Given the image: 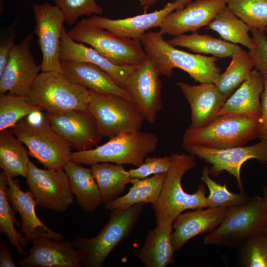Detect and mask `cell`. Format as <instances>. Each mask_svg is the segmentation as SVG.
I'll return each instance as SVG.
<instances>
[{"instance_id":"obj_29","label":"cell","mask_w":267,"mask_h":267,"mask_svg":"<svg viewBox=\"0 0 267 267\" xmlns=\"http://www.w3.org/2000/svg\"><path fill=\"white\" fill-rule=\"evenodd\" d=\"M21 141L15 136L11 129L0 132V168L5 174L14 178L26 177L29 164L28 150Z\"/></svg>"},{"instance_id":"obj_39","label":"cell","mask_w":267,"mask_h":267,"mask_svg":"<svg viewBox=\"0 0 267 267\" xmlns=\"http://www.w3.org/2000/svg\"><path fill=\"white\" fill-rule=\"evenodd\" d=\"M55 5L62 12L65 22L69 25L75 24L82 16L100 15L103 9L95 0H53Z\"/></svg>"},{"instance_id":"obj_17","label":"cell","mask_w":267,"mask_h":267,"mask_svg":"<svg viewBox=\"0 0 267 267\" xmlns=\"http://www.w3.org/2000/svg\"><path fill=\"white\" fill-rule=\"evenodd\" d=\"M227 0H195L168 15L159 26V32L178 36L197 32L208 26L217 13L226 6Z\"/></svg>"},{"instance_id":"obj_5","label":"cell","mask_w":267,"mask_h":267,"mask_svg":"<svg viewBox=\"0 0 267 267\" xmlns=\"http://www.w3.org/2000/svg\"><path fill=\"white\" fill-rule=\"evenodd\" d=\"M144 205L113 209L107 223L96 236L74 239L72 243L79 251L82 264L86 267H101L107 256L133 231Z\"/></svg>"},{"instance_id":"obj_26","label":"cell","mask_w":267,"mask_h":267,"mask_svg":"<svg viewBox=\"0 0 267 267\" xmlns=\"http://www.w3.org/2000/svg\"><path fill=\"white\" fill-rule=\"evenodd\" d=\"M70 161L63 170L79 206L87 212H92L102 203L101 194L91 168Z\"/></svg>"},{"instance_id":"obj_36","label":"cell","mask_w":267,"mask_h":267,"mask_svg":"<svg viewBox=\"0 0 267 267\" xmlns=\"http://www.w3.org/2000/svg\"><path fill=\"white\" fill-rule=\"evenodd\" d=\"M210 175L209 167L205 166L201 179L209 191V195L206 197L207 208H228L243 204L250 199L244 190L238 193H232L227 188L226 182L220 184L212 179Z\"/></svg>"},{"instance_id":"obj_41","label":"cell","mask_w":267,"mask_h":267,"mask_svg":"<svg viewBox=\"0 0 267 267\" xmlns=\"http://www.w3.org/2000/svg\"><path fill=\"white\" fill-rule=\"evenodd\" d=\"M253 46L249 52L254 62V69L267 76V38L265 32L251 29Z\"/></svg>"},{"instance_id":"obj_2","label":"cell","mask_w":267,"mask_h":267,"mask_svg":"<svg viewBox=\"0 0 267 267\" xmlns=\"http://www.w3.org/2000/svg\"><path fill=\"white\" fill-rule=\"evenodd\" d=\"M140 42L161 75L170 77L173 69L178 68L201 84L214 83L221 73L216 63L218 58L178 49L165 41L159 32H146Z\"/></svg>"},{"instance_id":"obj_43","label":"cell","mask_w":267,"mask_h":267,"mask_svg":"<svg viewBox=\"0 0 267 267\" xmlns=\"http://www.w3.org/2000/svg\"><path fill=\"white\" fill-rule=\"evenodd\" d=\"M264 89L261 98V114L258 119L257 138L267 139V76H263Z\"/></svg>"},{"instance_id":"obj_37","label":"cell","mask_w":267,"mask_h":267,"mask_svg":"<svg viewBox=\"0 0 267 267\" xmlns=\"http://www.w3.org/2000/svg\"><path fill=\"white\" fill-rule=\"evenodd\" d=\"M226 5L251 28H267V0H227Z\"/></svg>"},{"instance_id":"obj_21","label":"cell","mask_w":267,"mask_h":267,"mask_svg":"<svg viewBox=\"0 0 267 267\" xmlns=\"http://www.w3.org/2000/svg\"><path fill=\"white\" fill-rule=\"evenodd\" d=\"M228 208H198L182 213L173 223L171 240L174 251L181 250L191 239L210 233L222 222Z\"/></svg>"},{"instance_id":"obj_4","label":"cell","mask_w":267,"mask_h":267,"mask_svg":"<svg viewBox=\"0 0 267 267\" xmlns=\"http://www.w3.org/2000/svg\"><path fill=\"white\" fill-rule=\"evenodd\" d=\"M157 136L141 130L123 133L95 148L72 153L71 161L92 165L102 162L117 164L142 165L157 148Z\"/></svg>"},{"instance_id":"obj_40","label":"cell","mask_w":267,"mask_h":267,"mask_svg":"<svg viewBox=\"0 0 267 267\" xmlns=\"http://www.w3.org/2000/svg\"><path fill=\"white\" fill-rule=\"evenodd\" d=\"M172 164L171 155L159 157L148 156L142 165L129 171L132 178L142 179L152 175L167 173Z\"/></svg>"},{"instance_id":"obj_6","label":"cell","mask_w":267,"mask_h":267,"mask_svg":"<svg viewBox=\"0 0 267 267\" xmlns=\"http://www.w3.org/2000/svg\"><path fill=\"white\" fill-rule=\"evenodd\" d=\"M267 233V208L263 197L256 196L245 203L228 208L222 223L204 238L206 245H240L252 236Z\"/></svg>"},{"instance_id":"obj_27","label":"cell","mask_w":267,"mask_h":267,"mask_svg":"<svg viewBox=\"0 0 267 267\" xmlns=\"http://www.w3.org/2000/svg\"><path fill=\"white\" fill-rule=\"evenodd\" d=\"M173 225L156 227L148 232L138 253V258L146 267H166L175 262L171 236Z\"/></svg>"},{"instance_id":"obj_46","label":"cell","mask_w":267,"mask_h":267,"mask_svg":"<svg viewBox=\"0 0 267 267\" xmlns=\"http://www.w3.org/2000/svg\"><path fill=\"white\" fill-rule=\"evenodd\" d=\"M266 207L267 208V187L264 186L263 187V196Z\"/></svg>"},{"instance_id":"obj_33","label":"cell","mask_w":267,"mask_h":267,"mask_svg":"<svg viewBox=\"0 0 267 267\" xmlns=\"http://www.w3.org/2000/svg\"><path fill=\"white\" fill-rule=\"evenodd\" d=\"M231 58L225 71L220 74L214 83L228 97L247 79L254 68V62L249 51L241 47Z\"/></svg>"},{"instance_id":"obj_3","label":"cell","mask_w":267,"mask_h":267,"mask_svg":"<svg viewBox=\"0 0 267 267\" xmlns=\"http://www.w3.org/2000/svg\"><path fill=\"white\" fill-rule=\"evenodd\" d=\"M33 112L11 128L27 147L29 155L48 169L63 170L70 161L71 146L52 127L42 112Z\"/></svg>"},{"instance_id":"obj_48","label":"cell","mask_w":267,"mask_h":267,"mask_svg":"<svg viewBox=\"0 0 267 267\" xmlns=\"http://www.w3.org/2000/svg\"><path fill=\"white\" fill-rule=\"evenodd\" d=\"M265 33L266 34V37H267V28L266 29V30L265 31Z\"/></svg>"},{"instance_id":"obj_24","label":"cell","mask_w":267,"mask_h":267,"mask_svg":"<svg viewBox=\"0 0 267 267\" xmlns=\"http://www.w3.org/2000/svg\"><path fill=\"white\" fill-rule=\"evenodd\" d=\"M63 75L70 81L90 90L122 96L132 101L129 93L99 67L88 63L60 60Z\"/></svg>"},{"instance_id":"obj_1","label":"cell","mask_w":267,"mask_h":267,"mask_svg":"<svg viewBox=\"0 0 267 267\" xmlns=\"http://www.w3.org/2000/svg\"><path fill=\"white\" fill-rule=\"evenodd\" d=\"M172 164L167 172L157 201L151 204L155 212L157 225H172L178 216L187 210L207 208L206 187L203 183L193 193H186L181 180L184 175L196 166V156L190 154H171Z\"/></svg>"},{"instance_id":"obj_7","label":"cell","mask_w":267,"mask_h":267,"mask_svg":"<svg viewBox=\"0 0 267 267\" xmlns=\"http://www.w3.org/2000/svg\"><path fill=\"white\" fill-rule=\"evenodd\" d=\"M26 96L31 104L45 112L89 110L91 99L89 89L54 71L40 73Z\"/></svg>"},{"instance_id":"obj_12","label":"cell","mask_w":267,"mask_h":267,"mask_svg":"<svg viewBox=\"0 0 267 267\" xmlns=\"http://www.w3.org/2000/svg\"><path fill=\"white\" fill-rule=\"evenodd\" d=\"M25 182L37 206L43 209L63 212L74 203L64 170L40 169L30 161Z\"/></svg>"},{"instance_id":"obj_25","label":"cell","mask_w":267,"mask_h":267,"mask_svg":"<svg viewBox=\"0 0 267 267\" xmlns=\"http://www.w3.org/2000/svg\"><path fill=\"white\" fill-rule=\"evenodd\" d=\"M263 89V76L257 70H253L247 79L227 98L218 117L241 116L258 120Z\"/></svg>"},{"instance_id":"obj_15","label":"cell","mask_w":267,"mask_h":267,"mask_svg":"<svg viewBox=\"0 0 267 267\" xmlns=\"http://www.w3.org/2000/svg\"><path fill=\"white\" fill-rule=\"evenodd\" d=\"M44 114L53 129L78 151L91 149L101 141L103 135L89 110L45 112Z\"/></svg>"},{"instance_id":"obj_31","label":"cell","mask_w":267,"mask_h":267,"mask_svg":"<svg viewBox=\"0 0 267 267\" xmlns=\"http://www.w3.org/2000/svg\"><path fill=\"white\" fill-rule=\"evenodd\" d=\"M174 46L188 48L198 54H211L220 58L231 57L241 47L222 39L209 35H200L197 32L190 35L182 34L167 41Z\"/></svg>"},{"instance_id":"obj_32","label":"cell","mask_w":267,"mask_h":267,"mask_svg":"<svg viewBox=\"0 0 267 267\" xmlns=\"http://www.w3.org/2000/svg\"><path fill=\"white\" fill-rule=\"evenodd\" d=\"M217 32L222 39L234 44H240L249 50L253 46L249 35L251 28L225 6L220 10L208 25Z\"/></svg>"},{"instance_id":"obj_20","label":"cell","mask_w":267,"mask_h":267,"mask_svg":"<svg viewBox=\"0 0 267 267\" xmlns=\"http://www.w3.org/2000/svg\"><path fill=\"white\" fill-rule=\"evenodd\" d=\"M177 85L190 106L192 128H201L214 121L228 98L214 83L195 86L180 81Z\"/></svg>"},{"instance_id":"obj_10","label":"cell","mask_w":267,"mask_h":267,"mask_svg":"<svg viewBox=\"0 0 267 267\" xmlns=\"http://www.w3.org/2000/svg\"><path fill=\"white\" fill-rule=\"evenodd\" d=\"M90 92L89 110L103 136L111 138L124 132L141 130L145 119L133 101L116 95Z\"/></svg>"},{"instance_id":"obj_38","label":"cell","mask_w":267,"mask_h":267,"mask_svg":"<svg viewBox=\"0 0 267 267\" xmlns=\"http://www.w3.org/2000/svg\"><path fill=\"white\" fill-rule=\"evenodd\" d=\"M239 246L241 267H267V233L249 237Z\"/></svg>"},{"instance_id":"obj_14","label":"cell","mask_w":267,"mask_h":267,"mask_svg":"<svg viewBox=\"0 0 267 267\" xmlns=\"http://www.w3.org/2000/svg\"><path fill=\"white\" fill-rule=\"evenodd\" d=\"M160 76L154 62L147 55L129 75L125 85L145 120L151 124L163 107Z\"/></svg>"},{"instance_id":"obj_9","label":"cell","mask_w":267,"mask_h":267,"mask_svg":"<svg viewBox=\"0 0 267 267\" xmlns=\"http://www.w3.org/2000/svg\"><path fill=\"white\" fill-rule=\"evenodd\" d=\"M258 120L241 116L222 115L206 126L189 127L183 145H198L215 149L244 146L257 138Z\"/></svg>"},{"instance_id":"obj_23","label":"cell","mask_w":267,"mask_h":267,"mask_svg":"<svg viewBox=\"0 0 267 267\" xmlns=\"http://www.w3.org/2000/svg\"><path fill=\"white\" fill-rule=\"evenodd\" d=\"M60 60L85 62L95 65L105 71L120 87L125 89L126 82L136 66H120L111 62L91 47L72 39L63 27L60 43Z\"/></svg>"},{"instance_id":"obj_42","label":"cell","mask_w":267,"mask_h":267,"mask_svg":"<svg viewBox=\"0 0 267 267\" xmlns=\"http://www.w3.org/2000/svg\"><path fill=\"white\" fill-rule=\"evenodd\" d=\"M16 29L13 24L8 34L1 38L0 41V75L3 72L7 63L11 51L15 45Z\"/></svg>"},{"instance_id":"obj_8","label":"cell","mask_w":267,"mask_h":267,"mask_svg":"<svg viewBox=\"0 0 267 267\" xmlns=\"http://www.w3.org/2000/svg\"><path fill=\"white\" fill-rule=\"evenodd\" d=\"M73 40L85 43L114 64L134 66L147 56L140 41L120 37L83 19L67 32Z\"/></svg>"},{"instance_id":"obj_47","label":"cell","mask_w":267,"mask_h":267,"mask_svg":"<svg viewBox=\"0 0 267 267\" xmlns=\"http://www.w3.org/2000/svg\"><path fill=\"white\" fill-rule=\"evenodd\" d=\"M181 2V3L183 4L184 6L186 5L189 2L192 1L193 0H179Z\"/></svg>"},{"instance_id":"obj_11","label":"cell","mask_w":267,"mask_h":267,"mask_svg":"<svg viewBox=\"0 0 267 267\" xmlns=\"http://www.w3.org/2000/svg\"><path fill=\"white\" fill-rule=\"evenodd\" d=\"M188 154L203 159L211 165L210 175L217 177L223 171L228 172L236 179L240 191H244L241 177L243 164L254 159L267 162V139H262L250 146H240L225 149H215L198 145H183Z\"/></svg>"},{"instance_id":"obj_35","label":"cell","mask_w":267,"mask_h":267,"mask_svg":"<svg viewBox=\"0 0 267 267\" xmlns=\"http://www.w3.org/2000/svg\"><path fill=\"white\" fill-rule=\"evenodd\" d=\"M44 111L31 104L26 96L9 93L0 94V131L11 129L29 114Z\"/></svg>"},{"instance_id":"obj_28","label":"cell","mask_w":267,"mask_h":267,"mask_svg":"<svg viewBox=\"0 0 267 267\" xmlns=\"http://www.w3.org/2000/svg\"><path fill=\"white\" fill-rule=\"evenodd\" d=\"M167 174H158L142 179L132 178L129 191L104 204V208L109 210H124L139 203L154 204L159 197Z\"/></svg>"},{"instance_id":"obj_45","label":"cell","mask_w":267,"mask_h":267,"mask_svg":"<svg viewBox=\"0 0 267 267\" xmlns=\"http://www.w3.org/2000/svg\"><path fill=\"white\" fill-rule=\"evenodd\" d=\"M158 0H139L140 4L144 7H149Z\"/></svg>"},{"instance_id":"obj_19","label":"cell","mask_w":267,"mask_h":267,"mask_svg":"<svg viewBox=\"0 0 267 267\" xmlns=\"http://www.w3.org/2000/svg\"><path fill=\"white\" fill-rule=\"evenodd\" d=\"M184 7L179 0L168 3L152 12L124 19H112L94 15L89 20L96 26L123 38L140 41L149 29L159 27L165 17L174 11Z\"/></svg>"},{"instance_id":"obj_18","label":"cell","mask_w":267,"mask_h":267,"mask_svg":"<svg viewBox=\"0 0 267 267\" xmlns=\"http://www.w3.org/2000/svg\"><path fill=\"white\" fill-rule=\"evenodd\" d=\"M28 255L19 260L21 267H83L80 254L72 242L45 236L32 241Z\"/></svg>"},{"instance_id":"obj_13","label":"cell","mask_w":267,"mask_h":267,"mask_svg":"<svg viewBox=\"0 0 267 267\" xmlns=\"http://www.w3.org/2000/svg\"><path fill=\"white\" fill-rule=\"evenodd\" d=\"M32 10L34 33L42 54L41 71L62 73L59 49L64 16L58 6L47 2L34 4Z\"/></svg>"},{"instance_id":"obj_22","label":"cell","mask_w":267,"mask_h":267,"mask_svg":"<svg viewBox=\"0 0 267 267\" xmlns=\"http://www.w3.org/2000/svg\"><path fill=\"white\" fill-rule=\"evenodd\" d=\"M8 179L7 194L9 201L21 219L20 232L27 243L36 237L45 236L62 240L64 236L45 225L38 218L36 212V202L30 191H24L20 187L17 179L6 175Z\"/></svg>"},{"instance_id":"obj_34","label":"cell","mask_w":267,"mask_h":267,"mask_svg":"<svg viewBox=\"0 0 267 267\" xmlns=\"http://www.w3.org/2000/svg\"><path fill=\"white\" fill-rule=\"evenodd\" d=\"M8 179L5 173H0V231L8 239L13 247L15 248L18 254L26 255L23 248L26 246L23 235L15 228L16 224L20 227V223L15 216L7 194Z\"/></svg>"},{"instance_id":"obj_30","label":"cell","mask_w":267,"mask_h":267,"mask_svg":"<svg viewBox=\"0 0 267 267\" xmlns=\"http://www.w3.org/2000/svg\"><path fill=\"white\" fill-rule=\"evenodd\" d=\"M90 166L104 204L119 197L132 179L123 165L102 162Z\"/></svg>"},{"instance_id":"obj_44","label":"cell","mask_w":267,"mask_h":267,"mask_svg":"<svg viewBox=\"0 0 267 267\" xmlns=\"http://www.w3.org/2000/svg\"><path fill=\"white\" fill-rule=\"evenodd\" d=\"M17 265L13 260L10 252L4 241L0 240V267H16Z\"/></svg>"},{"instance_id":"obj_16","label":"cell","mask_w":267,"mask_h":267,"mask_svg":"<svg viewBox=\"0 0 267 267\" xmlns=\"http://www.w3.org/2000/svg\"><path fill=\"white\" fill-rule=\"evenodd\" d=\"M32 40L29 33L12 48L0 75V93L26 96L29 92L41 70L31 51Z\"/></svg>"},{"instance_id":"obj_49","label":"cell","mask_w":267,"mask_h":267,"mask_svg":"<svg viewBox=\"0 0 267 267\" xmlns=\"http://www.w3.org/2000/svg\"><path fill=\"white\" fill-rule=\"evenodd\" d=\"M265 166L267 168V162L264 164Z\"/></svg>"}]
</instances>
